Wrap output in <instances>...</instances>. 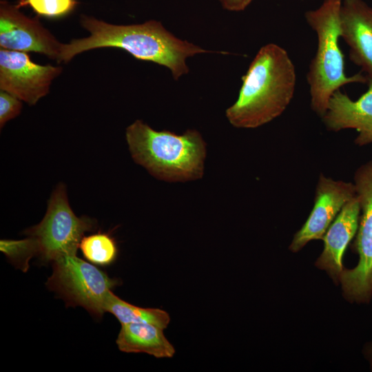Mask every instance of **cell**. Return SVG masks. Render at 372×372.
<instances>
[{
    "mask_svg": "<svg viewBox=\"0 0 372 372\" xmlns=\"http://www.w3.org/2000/svg\"><path fill=\"white\" fill-rule=\"evenodd\" d=\"M80 21L90 32L89 37L62 44L58 62L68 63L74 56L90 50L116 48L124 50L136 59L167 68L177 81L189 71L187 59L212 52L178 38L156 20L139 24L115 25L82 15Z\"/></svg>",
    "mask_w": 372,
    "mask_h": 372,
    "instance_id": "6da1fadb",
    "label": "cell"
},
{
    "mask_svg": "<svg viewBox=\"0 0 372 372\" xmlns=\"http://www.w3.org/2000/svg\"><path fill=\"white\" fill-rule=\"evenodd\" d=\"M295 66L281 46L260 48L242 76L236 102L226 110L229 122L238 128H256L275 119L291 103L296 87Z\"/></svg>",
    "mask_w": 372,
    "mask_h": 372,
    "instance_id": "7a4b0ae2",
    "label": "cell"
},
{
    "mask_svg": "<svg viewBox=\"0 0 372 372\" xmlns=\"http://www.w3.org/2000/svg\"><path fill=\"white\" fill-rule=\"evenodd\" d=\"M125 137L134 161L159 180L181 182L203 175L206 143L197 130L178 135L136 120L127 127Z\"/></svg>",
    "mask_w": 372,
    "mask_h": 372,
    "instance_id": "3957f363",
    "label": "cell"
},
{
    "mask_svg": "<svg viewBox=\"0 0 372 372\" xmlns=\"http://www.w3.org/2000/svg\"><path fill=\"white\" fill-rule=\"evenodd\" d=\"M342 2V0H324L319 8L305 13V19L316 33L318 41L307 80L311 109L321 118L335 91L348 83H366L368 81L361 72L351 76L344 72V55L339 46Z\"/></svg>",
    "mask_w": 372,
    "mask_h": 372,
    "instance_id": "277c9868",
    "label": "cell"
},
{
    "mask_svg": "<svg viewBox=\"0 0 372 372\" xmlns=\"http://www.w3.org/2000/svg\"><path fill=\"white\" fill-rule=\"evenodd\" d=\"M94 227L91 218L73 212L65 186L60 183L52 193L42 220L24 234L35 240L41 260L52 262L63 255H76L85 232Z\"/></svg>",
    "mask_w": 372,
    "mask_h": 372,
    "instance_id": "5b68a950",
    "label": "cell"
},
{
    "mask_svg": "<svg viewBox=\"0 0 372 372\" xmlns=\"http://www.w3.org/2000/svg\"><path fill=\"white\" fill-rule=\"evenodd\" d=\"M52 262V273L46 282L47 287L67 305L81 306L101 318L105 312L108 293L118 281L76 255H63Z\"/></svg>",
    "mask_w": 372,
    "mask_h": 372,
    "instance_id": "8992f818",
    "label": "cell"
},
{
    "mask_svg": "<svg viewBox=\"0 0 372 372\" xmlns=\"http://www.w3.org/2000/svg\"><path fill=\"white\" fill-rule=\"evenodd\" d=\"M354 185L361 214L355 242L359 260L354 268L343 269L339 280L348 300L367 303L372 296V161L357 169Z\"/></svg>",
    "mask_w": 372,
    "mask_h": 372,
    "instance_id": "52a82bcc",
    "label": "cell"
},
{
    "mask_svg": "<svg viewBox=\"0 0 372 372\" xmlns=\"http://www.w3.org/2000/svg\"><path fill=\"white\" fill-rule=\"evenodd\" d=\"M61 67L34 63L26 52L0 50V89L29 105L45 96Z\"/></svg>",
    "mask_w": 372,
    "mask_h": 372,
    "instance_id": "ba28073f",
    "label": "cell"
},
{
    "mask_svg": "<svg viewBox=\"0 0 372 372\" xmlns=\"http://www.w3.org/2000/svg\"><path fill=\"white\" fill-rule=\"evenodd\" d=\"M355 196L354 183L335 180L320 174L313 207L304 224L294 235L289 249L297 252L309 241L322 239L342 207Z\"/></svg>",
    "mask_w": 372,
    "mask_h": 372,
    "instance_id": "9c48e42d",
    "label": "cell"
},
{
    "mask_svg": "<svg viewBox=\"0 0 372 372\" xmlns=\"http://www.w3.org/2000/svg\"><path fill=\"white\" fill-rule=\"evenodd\" d=\"M62 44L37 19L23 14L15 5L0 2V47L23 52H33L58 59Z\"/></svg>",
    "mask_w": 372,
    "mask_h": 372,
    "instance_id": "30bf717a",
    "label": "cell"
},
{
    "mask_svg": "<svg viewBox=\"0 0 372 372\" xmlns=\"http://www.w3.org/2000/svg\"><path fill=\"white\" fill-rule=\"evenodd\" d=\"M367 83V90L355 101L340 90L335 91L322 117L329 131L355 129L358 135L354 142L358 146L372 143V79Z\"/></svg>",
    "mask_w": 372,
    "mask_h": 372,
    "instance_id": "8fae6325",
    "label": "cell"
},
{
    "mask_svg": "<svg viewBox=\"0 0 372 372\" xmlns=\"http://www.w3.org/2000/svg\"><path fill=\"white\" fill-rule=\"evenodd\" d=\"M341 37L351 61L372 79V8L362 0H343L340 13Z\"/></svg>",
    "mask_w": 372,
    "mask_h": 372,
    "instance_id": "7c38bea8",
    "label": "cell"
},
{
    "mask_svg": "<svg viewBox=\"0 0 372 372\" xmlns=\"http://www.w3.org/2000/svg\"><path fill=\"white\" fill-rule=\"evenodd\" d=\"M360 215V203L355 196L345 204L322 238L324 249L316 265L335 282L343 270L344 251L357 233Z\"/></svg>",
    "mask_w": 372,
    "mask_h": 372,
    "instance_id": "4fadbf2b",
    "label": "cell"
},
{
    "mask_svg": "<svg viewBox=\"0 0 372 372\" xmlns=\"http://www.w3.org/2000/svg\"><path fill=\"white\" fill-rule=\"evenodd\" d=\"M163 330L149 323L123 324L116 344L119 350L125 353H145L157 358H172L176 351Z\"/></svg>",
    "mask_w": 372,
    "mask_h": 372,
    "instance_id": "5bb4252c",
    "label": "cell"
},
{
    "mask_svg": "<svg viewBox=\"0 0 372 372\" xmlns=\"http://www.w3.org/2000/svg\"><path fill=\"white\" fill-rule=\"evenodd\" d=\"M105 311L112 313L123 324L149 323L163 329L170 322L167 312L157 308H142L131 304L110 291L105 303Z\"/></svg>",
    "mask_w": 372,
    "mask_h": 372,
    "instance_id": "9a60e30c",
    "label": "cell"
},
{
    "mask_svg": "<svg viewBox=\"0 0 372 372\" xmlns=\"http://www.w3.org/2000/svg\"><path fill=\"white\" fill-rule=\"evenodd\" d=\"M79 248L87 260L99 265H108L113 262L118 252L114 238L105 233L83 236Z\"/></svg>",
    "mask_w": 372,
    "mask_h": 372,
    "instance_id": "2e32d148",
    "label": "cell"
},
{
    "mask_svg": "<svg viewBox=\"0 0 372 372\" xmlns=\"http://www.w3.org/2000/svg\"><path fill=\"white\" fill-rule=\"evenodd\" d=\"M0 250L23 271L28 270L29 260L38 255L37 243L30 236L22 240H1Z\"/></svg>",
    "mask_w": 372,
    "mask_h": 372,
    "instance_id": "e0dca14e",
    "label": "cell"
},
{
    "mask_svg": "<svg viewBox=\"0 0 372 372\" xmlns=\"http://www.w3.org/2000/svg\"><path fill=\"white\" fill-rule=\"evenodd\" d=\"M77 0H19L15 6H29L38 15L49 19L65 17L74 10Z\"/></svg>",
    "mask_w": 372,
    "mask_h": 372,
    "instance_id": "ac0fdd59",
    "label": "cell"
},
{
    "mask_svg": "<svg viewBox=\"0 0 372 372\" xmlns=\"http://www.w3.org/2000/svg\"><path fill=\"white\" fill-rule=\"evenodd\" d=\"M21 100L15 96L1 90L0 92V126L3 127L6 122L17 116L21 110Z\"/></svg>",
    "mask_w": 372,
    "mask_h": 372,
    "instance_id": "d6986e66",
    "label": "cell"
},
{
    "mask_svg": "<svg viewBox=\"0 0 372 372\" xmlns=\"http://www.w3.org/2000/svg\"><path fill=\"white\" fill-rule=\"evenodd\" d=\"M222 7L231 12L244 10L253 0H218Z\"/></svg>",
    "mask_w": 372,
    "mask_h": 372,
    "instance_id": "ffe728a7",
    "label": "cell"
},
{
    "mask_svg": "<svg viewBox=\"0 0 372 372\" xmlns=\"http://www.w3.org/2000/svg\"><path fill=\"white\" fill-rule=\"evenodd\" d=\"M367 353H368V358H369V360L371 367V369H372V344L370 346Z\"/></svg>",
    "mask_w": 372,
    "mask_h": 372,
    "instance_id": "44dd1931",
    "label": "cell"
}]
</instances>
